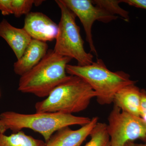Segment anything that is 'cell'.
<instances>
[{
	"label": "cell",
	"mask_w": 146,
	"mask_h": 146,
	"mask_svg": "<svg viewBox=\"0 0 146 146\" xmlns=\"http://www.w3.org/2000/svg\"><path fill=\"white\" fill-rule=\"evenodd\" d=\"M0 146H46V143L26 134L22 130L0 136Z\"/></svg>",
	"instance_id": "obj_14"
},
{
	"label": "cell",
	"mask_w": 146,
	"mask_h": 146,
	"mask_svg": "<svg viewBox=\"0 0 146 146\" xmlns=\"http://www.w3.org/2000/svg\"><path fill=\"white\" fill-rule=\"evenodd\" d=\"M69 9L79 18L85 31L86 42L91 52L98 56L93 41L92 26L96 21L108 23L116 20L118 16L112 15L94 4L91 0H62Z\"/></svg>",
	"instance_id": "obj_7"
},
{
	"label": "cell",
	"mask_w": 146,
	"mask_h": 146,
	"mask_svg": "<svg viewBox=\"0 0 146 146\" xmlns=\"http://www.w3.org/2000/svg\"><path fill=\"white\" fill-rule=\"evenodd\" d=\"M0 120L6 129L13 131L29 129L40 133L47 143L55 132L70 126L86 124L91 119L87 117L58 112H36L27 114L6 111L0 114Z\"/></svg>",
	"instance_id": "obj_3"
},
{
	"label": "cell",
	"mask_w": 146,
	"mask_h": 146,
	"mask_svg": "<svg viewBox=\"0 0 146 146\" xmlns=\"http://www.w3.org/2000/svg\"><path fill=\"white\" fill-rule=\"evenodd\" d=\"M98 121V117H94L89 123L77 130H73L69 127L62 128L55 132L46 143V146H81L90 136Z\"/></svg>",
	"instance_id": "obj_9"
},
{
	"label": "cell",
	"mask_w": 146,
	"mask_h": 146,
	"mask_svg": "<svg viewBox=\"0 0 146 146\" xmlns=\"http://www.w3.org/2000/svg\"><path fill=\"white\" fill-rule=\"evenodd\" d=\"M0 36L13 50L17 60L22 57L32 39L23 28L15 27L5 19L0 23Z\"/></svg>",
	"instance_id": "obj_11"
},
{
	"label": "cell",
	"mask_w": 146,
	"mask_h": 146,
	"mask_svg": "<svg viewBox=\"0 0 146 146\" xmlns=\"http://www.w3.org/2000/svg\"><path fill=\"white\" fill-rule=\"evenodd\" d=\"M6 130L2 122L0 120V136L2 134H4Z\"/></svg>",
	"instance_id": "obj_19"
},
{
	"label": "cell",
	"mask_w": 146,
	"mask_h": 146,
	"mask_svg": "<svg viewBox=\"0 0 146 146\" xmlns=\"http://www.w3.org/2000/svg\"><path fill=\"white\" fill-rule=\"evenodd\" d=\"M23 28L32 39L45 42L56 39L58 31V25L39 12H30L26 15Z\"/></svg>",
	"instance_id": "obj_8"
},
{
	"label": "cell",
	"mask_w": 146,
	"mask_h": 146,
	"mask_svg": "<svg viewBox=\"0 0 146 146\" xmlns=\"http://www.w3.org/2000/svg\"><path fill=\"white\" fill-rule=\"evenodd\" d=\"M123 2L137 8L146 9V0H124Z\"/></svg>",
	"instance_id": "obj_18"
},
{
	"label": "cell",
	"mask_w": 146,
	"mask_h": 146,
	"mask_svg": "<svg viewBox=\"0 0 146 146\" xmlns=\"http://www.w3.org/2000/svg\"><path fill=\"white\" fill-rule=\"evenodd\" d=\"M107 125L111 146H124L138 139L145 140L146 123L140 117L122 111L115 106Z\"/></svg>",
	"instance_id": "obj_6"
},
{
	"label": "cell",
	"mask_w": 146,
	"mask_h": 146,
	"mask_svg": "<svg viewBox=\"0 0 146 146\" xmlns=\"http://www.w3.org/2000/svg\"><path fill=\"white\" fill-rule=\"evenodd\" d=\"M97 94L82 79L75 76L57 86L45 100L35 106L36 112H58L72 114L83 111Z\"/></svg>",
	"instance_id": "obj_2"
},
{
	"label": "cell",
	"mask_w": 146,
	"mask_h": 146,
	"mask_svg": "<svg viewBox=\"0 0 146 146\" xmlns=\"http://www.w3.org/2000/svg\"><path fill=\"white\" fill-rule=\"evenodd\" d=\"M124 146H136L135 144L132 141H130V142H127Z\"/></svg>",
	"instance_id": "obj_20"
},
{
	"label": "cell",
	"mask_w": 146,
	"mask_h": 146,
	"mask_svg": "<svg viewBox=\"0 0 146 146\" xmlns=\"http://www.w3.org/2000/svg\"><path fill=\"white\" fill-rule=\"evenodd\" d=\"M92 1L95 5L104 9L110 14L115 16L119 15L126 22L129 21L128 12L119 5V4L123 2V1L94 0Z\"/></svg>",
	"instance_id": "obj_16"
},
{
	"label": "cell",
	"mask_w": 146,
	"mask_h": 146,
	"mask_svg": "<svg viewBox=\"0 0 146 146\" xmlns=\"http://www.w3.org/2000/svg\"><path fill=\"white\" fill-rule=\"evenodd\" d=\"M55 2L60 8L61 17L54 51L62 56L74 58L79 66L91 64L94 62V56L84 49L80 27L76 22V16L62 0Z\"/></svg>",
	"instance_id": "obj_5"
},
{
	"label": "cell",
	"mask_w": 146,
	"mask_h": 146,
	"mask_svg": "<svg viewBox=\"0 0 146 146\" xmlns=\"http://www.w3.org/2000/svg\"><path fill=\"white\" fill-rule=\"evenodd\" d=\"M139 116L146 123V91L144 89L141 90V100Z\"/></svg>",
	"instance_id": "obj_17"
},
{
	"label": "cell",
	"mask_w": 146,
	"mask_h": 146,
	"mask_svg": "<svg viewBox=\"0 0 146 146\" xmlns=\"http://www.w3.org/2000/svg\"><path fill=\"white\" fill-rule=\"evenodd\" d=\"M72 60L48 50L38 64L28 72L21 76L18 90L39 98L48 97L56 87L70 78L66 66Z\"/></svg>",
	"instance_id": "obj_1"
},
{
	"label": "cell",
	"mask_w": 146,
	"mask_h": 146,
	"mask_svg": "<svg viewBox=\"0 0 146 146\" xmlns=\"http://www.w3.org/2000/svg\"><path fill=\"white\" fill-rule=\"evenodd\" d=\"M141 100V90L132 84L119 90L115 95L113 103L122 111L140 117Z\"/></svg>",
	"instance_id": "obj_12"
},
{
	"label": "cell",
	"mask_w": 146,
	"mask_h": 146,
	"mask_svg": "<svg viewBox=\"0 0 146 146\" xmlns=\"http://www.w3.org/2000/svg\"><path fill=\"white\" fill-rule=\"evenodd\" d=\"M66 72L86 81L96 92L97 101L101 105L112 103L115 94L119 90L136 82L123 71L110 70L101 59L85 66L68 64Z\"/></svg>",
	"instance_id": "obj_4"
},
{
	"label": "cell",
	"mask_w": 146,
	"mask_h": 146,
	"mask_svg": "<svg viewBox=\"0 0 146 146\" xmlns=\"http://www.w3.org/2000/svg\"><path fill=\"white\" fill-rule=\"evenodd\" d=\"M91 139L84 146H111L107 124L97 123L90 134Z\"/></svg>",
	"instance_id": "obj_15"
},
{
	"label": "cell",
	"mask_w": 146,
	"mask_h": 146,
	"mask_svg": "<svg viewBox=\"0 0 146 146\" xmlns=\"http://www.w3.org/2000/svg\"><path fill=\"white\" fill-rule=\"evenodd\" d=\"M48 48L46 42L32 39L22 57L13 65L15 74L21 76L31 70L46 54Z\"/></svg>",
	"instance_id": "obj_10"
},
{
	"label": "cell",
	"mask_w": 146,
	"mask_h": 146,
	"mask_svg": "<svg viewBox=\"0 0 146 146\" xmlns=\"http://www.w3.org/2000/svg\"><path fill=\"white\" fill-rule=\"evenodd\" d=\"M145 141H146V139H145Z\"/></svg>",
	"instance_id": "obj_23"
},
{
	"label": "cell",
	"mask_w": 146,
	"mask_h": 146,
	"mask_svg": "<svg viewBox=\"0 0 146 146\" xmlns=\"http://www.w3.org/2000/svg\"><path fill=\"white\" fill-rule=\"evenodd\" d=\"M136 146H146V141L144 143L135 144Z\"/></svg>",
	"instance_id": "obj_21"
},
{
	"label": "cell",
	"mask_w": 146,
	"mask_h": 146,
	"mask_svg": "<svg viewBox=\"0 0 146 146\" xmlns=\"http://www.w3.org/2000/svg\"><path fill=\"white\" fill-rule=\"evenodd\" d=\"M0 97H1V92H0Z\"/></svg>",
	"instance_id": "obj_22"
},
{
	"label": "cell",
	"mask_w": 146,
	"mask_h": 146,
	"mask_svg": "<svg viewBox=\"0 0 146 146\" xmlns=\"http://www.w3.org/2000/svg\"><path fill=\"white\" fill-rule=\"evenodd\" d=\"M43 1L0 0V11L3 16L13 14L16 18L30 12L33 5L39 6Z\"/></svg>",
	"instance_id": "obj_13"
}]
</instances>
